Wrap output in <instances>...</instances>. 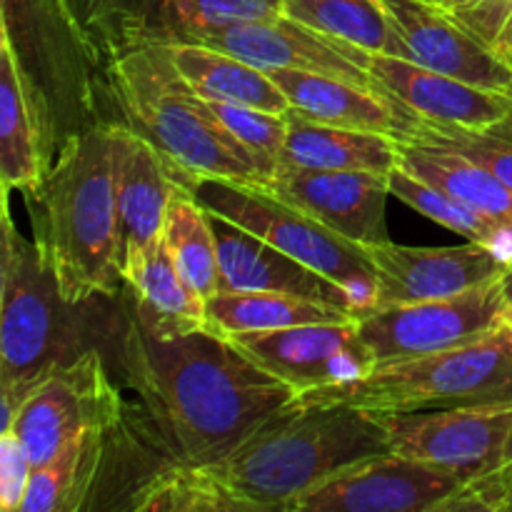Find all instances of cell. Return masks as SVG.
Masks as SVG:
<instances>
[{
  "label": "cell",
  "instance_id": "3957f363",
  "mask_svg": "<svg viewBox=\"0 0 512 512\" xmlns=\"http://www.w3.org/2000/svg\"><path fill=\"white\" fill-rule=\"evenodd\" d=\"M35 245L68 303L123 293L110 120L75 135L58 153L38 195H25Z\"/></svg>",
  "mask_w": 512,
  "mask_h": 512
},
{
  "label": "cell",
  "instance_id": "277c9868",
  "mask_svg": "<svg viewBox=\"0 0 512 512\" xmlns=\"http://www.w3.org/2000/svg\"><path fill=\"white\" fill-rule=\"evenodd\" d=\"M0 40L13 55L50 173L75 135L113 120L105 63L63 0H0Z\"/></svg>",
  "mask_w": 512,
  "mask_h": 512
},
{
  "label": "cell",
  "instance_id": "1f68e13d",
  "mask_svg": "<svg viewBox=\"0 0 512 512\" xmlns=\"http://www.w3.org/2000/svg\"><path fill=\"white\" fill-rule=\"evenodd\" d=\"M388 180L390 193L403 200L405 205L418 210L420 215L430 218L433 223L443 225L453 233H460L463 238H468V243L485 245V248L495 250L500 258L512 263V228H508V225L478 213V210L460 203L458 198H453L445 190L405 173L403 168L393 170Z\"/></svg>",
  "mask_w": 512,
  "mask_h": 512
},
{
  "label": "cell",
  "instance_id": "8fae6325",
  "mask_svg": "<svg viewBox=\"0 0 512 512\" xmlns=\"http://www.w3.org/2000/svg\"><path fill=\"white\" fill-rule=\"evenodd\" d=\"M455 470L398 453L348 465L285 505L288 512H445L463 490Z\"/></svg>",
  "mask_w": 512,
  "mask_h": 512
},
{
  "label": "cell",
  "instance_id": "cb8c5ba5",
  "mask_svg": "<svg viewBox=\"0 0 512 512\" xmlns=\"http://www.w3.org/2000/svg\"><path fill=\"white\" fill-rule=\"evenodd\" d=\"M190 88L205 100H228V103L250 105L270 113H290V100L270 73L193 40H163Z\"/></svg>",
  "mask_w": 512,
  "mask_h": 512
},
{
  "label": "cell",
  "instance_id": "2e32d148",
  "mask_svg": "<svg viewBox=\"0 0 512 512\" xmlns=\"http://www.w3.org/2000/svg\"><path fill=\"white\" fill-rule=\"evenodd\" d=\"M403 40V58L478 88L512 95V68L503 55L460 20L425 0H380Z\"/></svg>",
  "mask_w": 512,
  "mask_h": 512
},
{
  "label": "cell",
  "instance_id": "f35d334b",
  "mask_svg": "<svg viewBox=\"0 0 512 512\" xmlns=\"http://www.w3.org/2000/svg\"><path fill=\"white\" fill-rule=\"evenodd\" d=\"M493 48L498 50L500 55H503V60H505V63H508L510 68H512V10H510L508 20H505L503 30H500V33H498V38H495Z\"/></svg>",
  "mask_w": 512,
  "mask_h": 512
},
{
  "label": "cell",
  "instance_id": "d6986e66",
  "mask_svg": "<svg viewBox=\"0 0 512 512\" xmlns=\"http://www.w3.org/2000/svg\"><path fill=\"white\" fill-rule=\"evenodd\" d=\"M115 205H118L120 253L163 238L170 203L190 190L175 165L145 135L120 120H110Z\"/></svg>",
  "mask_w": 512,
  "mask_h": 512
},
{
  "label": "cell",
  "instance_id": "4fadbf2b",
  "mask_svg": "<svg viewBox=\"0 0 512 512\" xmlns=\"http://www.w3.org/2000/svg\"><path fill=\"white\" fill-rule=\"evenodd\" d=\"M228 340L298 395L360 380L378 365L360 335L358 320L295 325L273 333L233 335Z\"/></svg>",
  "mask_w": 512,
  "mask_h": 512
},
{
  "label": "cell",
  "instance_id": "9a60e30c",
  "mask_svg": "<svg viewBox=\"0 0 512 512\" xmlns=\"http://www.w3.org/2000/svg\"><path fill=\"white\" fill-rule=\"evenodd\" d=\"M365 250L378 273L375 308L453 298L503 278L510 265L495 250L478 243L460 248H410L383 240L365 245Z\"/></svg>",
  "mask_w": 512,
  "mask_h": 512
},
{
  "label": "cell",
  "instance_id": "52a82bcc",
  "mask_svg": "<svg viewBox=\"0 0 512 512\" xmlns=\"http://www.w3.org/2000/svg\"><path fill=\"white\" fill-rule=\"evenodd\" d=\"M300 403H345L373 413L512 403V328L423 358L380 363L370 375L298 395Z\"/></svg>",
  "mask_w": 512,
  "mask_h": 512
},
{
  "label": "cell",
  "instance_id": "44dd1931",
  "mask_svg": "<svg viewBox=\"0 0 512 512\" xmlns=\"http://www.w3.org/2000/svg\"><path fill=\"white\" fill-rule=\"evenodd\" d=\"M270 78L280 85L290 108L315 123L393 135L398 140L408 138L420 123V118L368 85L298 70H275Z\"/></svg>",
  "mask_w": 512,
  "mask_h": 512
},
{
  "label": "cell",
  "instance_id": "e575fe53",
  "mask_svg": "<svg viewBox=\"0 0 512 512\" xmlns=\"http://www.w3.org/2000/svg\"><path fill=\"white\" fill-rule=\"evenodd\" d=\"M405 140L438 145L475 160L512 190V118L493 128H455L420 120Z\"/></svg>",
  "mask_w": 512,
  "mask_h": 512
},
{
  "label": "cell",
  "instance_id": "d6a6232c",
  "mask_svg": "<svg viewBox=\"0 0 512 512\" xmlns=\"http://www.w3.org/2000/svg\"><path fill=\"white\" fill-rule=\"evenodd\" d=\"M283 15V0H163L160 40H193L248 20Z\"/></svg>",
  "mask_w": 512,
  "mask_h": 512
},
{
  "label": "cell",
  "instance_id": "484cf974",
  "mask_svg": "<svg viewBox=\"0 0 512 512\" xmlns=\"http://www.w3.org/2000/svg\"><path fill=\"white\" fill-rule=\"evenodd\" d=\"M400 168L512 228V190L475 160L438 145L400 140Z\"/></svg>",
  "mask_w": 512,
  "mask_h": 512
},
{
  "label": "cell",
  "instance_id": "8992f818",
  "mask_svg": "<svg viewBox=\"0 0 512 512\" xmlns=\"http://www.w3.org/2000/svg\"><path fill=\"white\" fill-rule=\"evenodd\" d=\"M85 303H68L35 240H25L3 205L0 253V410L13 415L20 400L48 375L98 348Z\"/></svg>",
  "mask_w": 512,
  "mask_h": 512
},
{
  "label": "cell",
  "instance_id": "6da1fadb",
  "mask_svg": "<svg viewBox=\"0 0 512 512\" xmlns=\"http://www.w3.org/2000/svg\"><path fill=\"white\" fill-rule=\"evenodd\" d=\"M110 345L125 385L143 403L155 448L173 463L225 458L298 398L220 335L155 338L125 298Z\"/></svg>",
  "mask_w": 512,
  "mask_h": 512
},
{
  "label": "cell",
  "instance_id": "ba28073f",
  "mask_svg": "<svg viewBox=\"0 0 512 512\" xmlns=\"http://www.w3.org/2000/svg\"><path fill=\"white\" fill-rule=\"evenodd\" d=\"M195 195L213 215L258 235L260 240L340 285L358 305L360 315L375 308L378 273L365 245L343 238L325 228L320 220L253 185L203 180Z\"/></svg>",
  "mask_w": 512,
  "mask_h": 512
},
{
  "label": "cell",
  "instance_id": "f1b7e54d",
  "mask_svg": "<svg viewBox=\"0 0 512 512\" xmlns=\"http://www.w3.org/2000/svg\"><path fill=\"white\" fill-rule=\"evenodd\" d=\"M163 243L180 278L198 298L208 300L218 293V248H215L213 223L205 205L193 190H180L173 198L165 218Z\"/></svg>",
  "mask_w": 512,
  "mask_h": 512
},
{
  "label": "cell",
  "instance_id": "74e56055",
  "mask_svg": "<svg viewBox=\"0 0 512 512\" xmlns=\"http://www.w3.org/2000/svg\"><path fill=\"white\" fill-rule=\"evenodd\" d=\"M425 3L453 15L490 45L495 43L512 10V0H425Z\"/></svg>",
  "mask_w": 512,
  "mask_h": 512
},
{
  "label": "cell",
  "instance_id": "ac0fdd59",
  "mask_svg": "<svg viewBox=\"0 0 512 512\" xmlns=\"http://www.w3.org/2000/svg\"><path fill=\"white\" fill-rule=\"evenodd\" d=\"M378 93L415 118L455 128H493L512 118V95L478 88L398 55H370Z\"/></svg>",
  "mask_w": 512,
  "mask_h": 512
},
{
  "label": "cell",
  "instance_id": "4dcf8cb0",
  "mask_svg": "<svg viewBox=\"0 0 512 512\" xmlns=\"http://www.w3.org/2000/svg\"><path fill=\"white\" fill-rule=\"evenodd\" d=\"M75 23L83 28L100 60L113 63L118 55L145 40H160L163 0H63Z\"/></svg>",
  "mask_w": 512,
  "mask_h": 512
},
{
  "label": "cell",
  "instance_id": "ab89813d",
  "mask_svg": "<svg viewBox=\"0 0 512 512\" xmlns=\"http://www.w3.org/2000/svg\"><path fill=\"white\" fill-rule=\"evenodd\" d=\"M503 293H505V298H508V303H512V263L503 273Z\"/></svg>",
  "mask_w": 512,
  "mask_h": 512
},
{
  "label": "cell",
  "instance_id": "d4e9b609",
  "mask_svg": "<svg viewBox=\"0 0 512 512\" xmlns=\"http://www.w3.org/2000/svg\"><path fill=\"white\" fill-rule=\"evenodd\" d=\"M358 318L355 310L288 293H215L205 300V330L225 340L245 333H273L295 325Z\"/></svg>",
  "mask_w": 512,
  "mask_h": 512
},
{
  "label": "cell",
  "instance_id": "d590c367",
  "mask_svg": "<svg viewBox=\"0 0 512 512\" xmlns=\"http://www.w3.org/2000/svg\"><path fill=\"white\" fill-rule=\"evenodd\" d=\"M463 510L512 512V435L500 463L490 473L468 480L445 512Z\"/></svg>",
  "mask_w": 512,
  "mask_h": 512
},
{
  "label": "cell",
  "instance_id": "9c48e42d",
  "mask_svg": "<svg viewBox=\"0 0 512 512\" xmlns=\"http://www.w3.org/2000/svg\"><path fill=\"white\" fill-rule=\"evenodd\" d=\"M123 400L98 348L35 385L3 425L18 433L33 468L50 463L65 445L90 430H118Z\"/></svg>",
  "mask_w": 512,
  "mask_h": 512
},
{
  "label": "cell",
  "instance_id": "83f0119b",
  "mask_svg": "<svg viewBox=\"0 0 512 512\" xmlns=\"http://www.w3.org/2000/svg\"><path fill=\"white\" fill-rule=\"evenodd\" d=\"M45 175L38 128L8 43L0 40V180L5 190L38 195Z\"/></svg>",
  "mask_w": 512,
  "mask_h": 512
},
{
  "label": "cell",
  "instance_id": "603a6c76",
  "mask_svg": "<svg viewBox=\"0 0 512 512\" xmlns=\"http://www.w3.org/2000/svg\"><path fill=\"white\" fill-rule=\"evenodd\" d=\"M285 118L278 170H363L390 178L400 168V140L393 135L315 123L295 110Z\"/></svg>",
  "mask_w": 512,
  "mask_h": 512
},
{
  "label": "cell",
  "instance_id": "7c38bea8",
  "mask_svg": "<svg viewBox=\"0 0 512 512\" xmlns=\"http://www.w3.org/2000/svg\"><path fill=\"white\" fill-rule=\"evenodd\" d=\"M380 415L390 453L455 470L465 483L500 463L512 435V403Z\"/></svg>",
  "mask_w": 512,
  "mask_h": 512
},
{
  "label": "cell",
  "instance_id": "7a4b0ae2",
  "mask_svg": "<svg viewBox=\"0 0 512 512\" xmlns=\"http://www.w3.org/2000/svg\"><path fill=\"white\" fill-rule=\"evenodd\" d=\"M383 453L390 440L380 413L295 398L225 458L200 465L223 512H263L285 510L348 465Z\"/></svg>",
  "mask_w": 512,
  "mask_h": 512
},
{
  "label": "cell",
  "instance_id": "7402d4cb",
  "mask_svg": "<svg viewBox=\"0 0 512 512\" xmlns=\"http://www.w3.org/2000/svg\"><path fill=\"white\" fill-rule=\"evenodd\" d=\"M123 283L125 300L155 338L175 340L205 330V300L180 278L163 238L125 253Z\"/></svg>",
  "mask_w": 512,
  "mask_h": 512
},
{
  "label": "cell",
  "instance_id": "e0dca14e",
  "mask_svg": "<svg viewBox=\"0 0 512 512\" xmlns=\"http://www.w3.org/2000/svg\"><path fill=\"white\" fill-rule=\"evenodd\" d=\"M263 190L353 243L388 240L385 205L393 195L388 175L363 170H278Z\"/></svg>",
  "mask_w": 512,
  "mask_h": 512
},
{
  "label": "cell",
  "instance_id": "4316f807",
  "mask_svg": "<svg viewBox=\"0 0 512 512\" xmlns=\"http://www.w3.org/2000/svg\"><path fill=\"white\" fill-rule=\"evenodd\" d=\"M115 430H90L60 450L50 463L33 468L20 512H80L100 478L108 440Z\"/></svg>",
  "mask_w": 512,
  "mask_h": 512
},
{
  "label": "cell",
  "instance_id": "30bf717a",
  "mask_svg": "<svg viewBox=\"0 0 512 512\" xmlns=\"http://www.w3.org/2000/svg\"><path fill=\"white\" fill-rule=\"evenodd\" d=\"M505 305L503 278H498L453 298L370 308L358 318V328L378 365L393 363L458 348L493 333L503 325Z\"/></svg>",
  "mask_w": 512,
  "mask_h": 512
},
{
  "label": "cell",
  "instance_id": "ffe728a7",
  "mask_svg": "<svg viewBox=\"0 0 512 512\" xmlns=\"http://www.w3.org/2000/svg\"><path fill=\"white\" fill-rule=\"evenodd\" d=\"M210 223H213L220 265L218 293H288L340 305L360 315L353 298L333 280L323 278L300 260L290 258L275 245L265 243L258 235L238 228L220 215L210 213Z\"/></svg>",
  "mask_w": 512,
  "mask_h": 512
},
{
  "label": "cell",
  "instance_id": "f546056e",
  "mask_svg": "<svg viewBox=\"0 0 512 512\" xmlns=\"http://www.w3.org/2000/svg\"><path fill=\"white\" fill-rule=\"evenodd\" d=\"M283 15L370 53L403 58V40L380 0H283Z\"/></svg>",
  "mask_w": 512,
  "mask_h": 512
},
{
  "label": "cell",
  "instance_id": "5bb4252c",
  "mask_svg": "<svg viewBox=\"0 0 512 512\" xmlns=\"http://www.w3.org/2000/svg\"><path fill=\"white\" fill-rule=\"evenodd\" d=\"M200 43L235 55L265 73L298 70V73L333 75L375 90L370 75V55H373L370 50L308 28L288 15L228 25L205 35Z\"/></svg>",
  "mask_w": 512,
  "mask_h": 512
},
{
  "label": "cell",
  "instance_id": "60d3db41",
  "mask_svg": "<svg viewBox=\"0 0 512 512\" xmlns=\"http://www.w3.org/2000/svg\"><path fill=\"white\" fill-rule=\"evenodd\" d=\"M503 325H508V328H512V303L505 305V310H503Z\"/></svg>",
  "mask_w": 512,
  "mask_h": 512
},
{
  "label": "cell",
  "instance_id": "836d02e7",
  "mask_svg": "<svg viewBox=\"0 0 512 512\" xmlns=\"http://www.w3.org/2000/svg\"><path fill=\"white\" fill-rule=\"evenodd\" d=\"M205 100V98H203ZM213 118L223 125L225 133L253 158L265 178L278 173L280 150H283L288 118L283 113L250 108V105L228 103V100H205Z\"/></svg>",
  "mask_w": 512,
  "mask_h": 512
},
{
  "label": "cell",
  "instance_id": "5b68a950",
  "mask_svg": "<svg viewBox=\"0 0 512 512\" xmlns=\"http://www.w3.org/2000/svg\"><path fill=\"white\" fill-rule=\"evenodd\" d=\"M113 120L150 140L183 175L190 190L203 180L263 188L268 183L248 153L213 118L208 103L175 68L163 40H145L108 63Z\"/></svg>",
  "mask_w": 512,
  "mask_h": 512
},
{
  "label": "cell",
  "instance_id": "8d00e7d4",
  "mask_svg": "<svg viewBox=\"0 0 512 512\" xmlns=\"http://www.w3.org/2000/svg\"><path fill=\"white\" fill-rule=\"evenodd\" d=\"M30 473H33V463H30L23 440L10 425H3L0 430V510L20 512Z\"/></svg>",
  "mask_w": 512,
  "mask_h": 512
}]
</instances>
